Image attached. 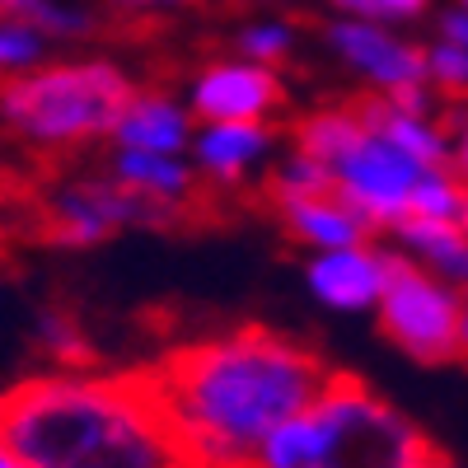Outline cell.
Segmentation results:
<instances>
[{
	"label": "cell",
	"instance_id": "2",
	"mask_svg": "<svg viewBox=\"0 0 468 468\" xmlns=\"http://www.w3.org/2000/svg\"><path fill=\"white\" fill-rule=\"evenodd\" d=\"M0 441L24 468H197L145 375L52 366L0 388Z\"/></svg>",
	"mask_w": 468,
	"mask_h": 468
},
{
	"label": "cell",
	"instance_id": "25",
	"mask_svg": "<svg viewBox=\"0 0 468 468\" xmlns=\"http://www.w3.org/2000/svg\"><path fill=\"white\" fill-rule=\"evenodd\" d=\"M388 103H394L399 112H421V117H436V103H441V94L426 85V80H417V85H403V90H394V94H384Z\"/></svg>",
	"mask_w": 468,
	"mask_h": 468
},
{
	"label": "cell",
	"instance_id": "29",
	"mask_svg": "<svg viewBox=\"0 0 468 468\" xmlns=\"http://www.w3.org/2000/svg\"><path fill=\"white\" fill-rule=\"evenodd\" d=\"M459 361H468V309H463V333H459Z\"/></svg>",
	"mask_w": 468,
	"mask_h": 468
},
{
	"label": "cell",
	"instance_id": "32",
	"mask_svg": "<svg viewBox=\"0 0 468 468\" xmlns=\"http://www.w3.org/2000/svg\"><path fill=\"white\" fill-rule=\"evenodd\" d=\"M229 5H271V0H229Z\"/></svg>",
	"mask_w": 468,
	"mask_h": 468
},
{
	"label": "cell",
	"instance_id": "20",
	"mask_svg": "<svg viewBox=\"0 0 468 468\" xmlns=\"http://www.w3.org/2000/svg\"><path fill=\"white\" fill-rule=\"evenodd\" d=\"M412 216L417 220H463L468 216V187L450 165L426 169L412 192Z\"/></svg>",
	"mask_w": 468,
	"mask_h": 468
},
{
	"label": "cell",
	"instance_id": "30",
	"mask_svg": "<svg viewBox=\"0 0 468 468\" xmlns=\"http://www.w3.org/2000/svg\"><path fill=\"white\" fill-rule=\"evenodd\" d=\"M0 468H24V463H19V459L5 450V441H0Z\"/></svg>",
	"mask_w": 468,
	"mask_h": 468
},
{
	"label": "cell",
	"instance_id": "36",
	"mask_svg": "<svg viewBox=\"0 0 468 468\" xmlns=\"http://www.w3.org/2000/svg\"><path fill=\"white\" fill-rule=\"evenodd\" d=\"M463 225H468V216H463Z\"/></svg>",
	"mask_w": 468,
	"mask_h": 468
},
{
	"label": "cell",
	"instance_id": "1",
	"mask_svg": "<svg viewBox=\"0 0 468 468\" xmlns=\"http://www.w3.org/2000/svg\"><path fill=\"white\" fill-rule=\"evenodd\" d=\"M333 375L314 346L262 324L174 346L150 370L197 468H249L262 436L304 412Z\"/></svg>",
	"mask_w": 468,
	"mask_h": 468
},
{
	"label": "cell",
	"instance_id": "14",
	"mask_svg": "<svg viewBox=\"0 0 468 468\" xmlns=\"http://www.w3.org/2000/svg\"><path fill=\"white\" fill-rule=\"evenodd\" d=\"M112 183H122L127 192H136L141 202L160 207V211H178L192 202L197 192V169H192L187 154H154V150H112L108 169Z\"/></svg>",
	"mask_w": 468,
	"mask_h": 468
},
{
	"label": "cell",
	"instance_id": "23",
	"mask_svg": "<svg viewBox=\"0 0 468 468\" xmlns=\"http://www.w3.org/2000/svg\"><path fill=\"white\" fill-rule=\"evenodd\" d=\"M33 333H37V346H43L57 366H80L90 356L85 333H80V324H75L66 309H43L37 324H33Z\"/></svg>",
	"mask_w": 468,
	"mask_h": 468
},
{
	"label": "cell",
	"instance_id": "19",
	"mask_svg": "<svg viewBox=\"0 0 468 468\" xmlns=\"http://www.w3.org/2000/svg\"><path fill=\"white\" fill-rule=\"evenodd\" d=\"M5 15H19V19L37 24L52 43H70V37L94 33V15L80 5V0H5Z\"/></svg>",
	"mask_w": 468,
	"mask_h": 468
},
{
	"label": "cell",
	"instance_id": "22",
	"mask_svg": "<svg viewBox=\"0 0 468 468\" xmlns=\"http://www.w3.org/2000/svg\"><path fill=\"white\" fill-rule=\"evenodd\" d=\"M426 61V85H431L441 99H463L468 94V43H454V37H441L421 48Z\"/></svg>",
	"mask_w": 468,
	"mask_h": 468
},
{
	"label": "cell",
	"instance_id": "33",
	"mask_svg": "<svg viewBox=\"0 0 468 468\" xmlns=\"http://www.w3.org/2000/svg\"><path fill=\"white\" fill-rule=\"evenodd\" d=\"M454 5H463V10H468V0H454Z\"/></svg>",
	"mask_w": 468,
	"mask_h": 468
},
{
	"label": "cell",
	"instance_id": "27",
	"mask_svg": "<svg viewBox=\"0 0 468 468\" xmlns=\"http://www.w3.org/2000/svg\"><path fill=\"white\" fill-rule=\"evenodd\" d=\"M112 5L127 15H174V10H187L192 0H112Z\"/></svg>",
	"mask_w": 468,
	"mask_h": 468
},
{
	"label": "cell",
	"instance_id": "5",
	"mask_svg": "<svg viewBox=\"0 0 468 468\" xmlns=\"http://www.w3.org/2000/svg\"><path fill=\"white\" fill-rule=\"evenodd\" d=\"M463 291L431 277L426 267L394 253L388 262V282L375 304V324L384 342L403 351L417 366H450L459 361V333H463Z\"/></svg>",
	"mask_w": 468,
	"mask_h": 468
},
{
	"label": "cell",
	"instance_id": "35",
	"mask_svg": "<svg viewBox=\"0 0 468 468\" xmlns=\"http://www.w3.org/2000/svg\"><path fill=\"white\" fill-rule=\"evenodd\" d=\"M463 300H468V286H463Z\"/></svg>",
	"mask_w": 468,
	"mask_h": 468
},
{
	"label": "cell",
	"instance_id": "12",
	"mask_svg": "<svg viewBox=\"0 0 468 468\" xmlns=\"http://www.w3.org/2000/svg\"><path fill=\"white\" fill-rule=\"evenodd\" d=\"M197 117L169 90H136L112 127V150H154V154H187Z\"/></svg>",
	"mask_w": 468,
	"mask_h": 468
},
{
	"label": "cell",
	"instance_id": "10",
	"mask_svg": "<svg viewBox=\"0 0 468 468\" xmlns=\"http://www.w3.org/2000/svg\"><path fill=\"white\" fill-rule=\"evenodd\" d=\"M388 262H394V249H384L375 239L351 244V249L309 253L304 291L319 309H328L337 319H366V314H375V304L384 295Z\"/></svg>",
	"mask_w": 468,
	"mask_h": 468
},
{
	"label": "cell",
	"instance_id": "28",
	"mask_svg": "<svg viewBox=\"0 0 468 468\" xmlns=\"http://www.w3.org/2000/svg\"><path fill=\"white\" fill-rule=\"evenodd\" d=\"M441 37H454V43H468V10L463 5H450L445 15H441V28H436Z\"/></svg>",
	"mask_w": 468,
	"mask_h": 468
},
{
	"label": "cell",
	"instance_id": "18",
	"mask_svg": "<svg viewBox=\"0 0 468 468\" xmlns=\"http://www.w3.org/2000/svg\"><path fill=\"white\" fill-rule=\"evenodd\" d=\"M43 61H52V37L19 15H0V85L37 70Z\"/></svg>",
	"mask_w": 468,
	"mask_h": 468
},
{
	"label": "cell",
	"instance_id": "34",
	"mask_svg": "<svg viewBox=\"0 0 468 468\" xmlns=\"http://www.w3.org/2000/svg\"><path fill=\"white\" fill-rule=\"evenodd\" d=\"M0 15H5V0H0Z\"/></svg>",
	"mask_w": 468,
	"mask_h": 468
},
{
	"label": "cell",
	"instance_id": "6",
	"mask_svg": "<svg viewBox=\"0 0 468 468\" xmlns=\"http://www.w3.org/2000/svg\"><path fill=\"white\" fill-rule=\"evenodd\" d=\"M328 169H333V192L370 225V234H388L412 216V192L426 174V165H417L412 154L388 145L370 127Z\"/></svg>",
	"mask_w": 468,
	"mask_h": 468
},
{
	"label": "cell",
	"instance_id": "15",
	"mask_svg": "<svg viewBox=\"0 0 468 468\" xmlns=\"http://www.w3.org/2000/svg\"><path fill=\"white\" fill-rule=\"evenodd\" d=\"M388 249L403 253L408 262L426 267L431 277L450 286H468V225L463 220H417L408 216L399 229H388Z\"/></svg>",
	"mask_w": 468,
	"mask_h": 468
},
{
	"label": "cell",
	"instance_id": "17",
	"mask_svg": "<svg viewBox=\"0 0 468 468\" xmlns=\"http://www.w3.org/2000/svg\"><path fill=\"white\" fill-rule=\"evenodd\" d=\"M295 48H300V28L282 15H253L234 28V52L249 61H262V66L282 70V61L295 57Z\"/></svg>",
	"mask_w": 468,
	"mask_h": 468
},
{
	"label": "cell",
	"instance_id": "7",
	"mask_svg": "<svg viewBox=\"0 0 468 468\" xmlns=\"http://www.w3.org/2000/svg\"><path fill=\"white\" fill-rule=\"evenodd\" d=\"M165 220H169V211L141 202L136 192L112 183L108 174L66 178L48 197V211H43L48 239L61 249H94V244H108L122 229H150Z\"/></svg>",
	"mask_w": 468,
	"mask_h": 468
},
{
	"label": "cell",
	"instance_id": "26",
	"mask_svg": "<svg viewBox=\"0 0 468 468\" xmlns=\"http://www.w3.org/2000/svg\"><path fill=\"white\" fill-rule=\"evenodd\" d=\"M450 169L463 178V187H468V103H459L454 108V117H450Z\"/></svg>",
	"mask_w": 468,
	"mask_h": 468
},
{
	"label": "cell",
	"instance_id": "24",
	"mask_svg": "<svg viewBox=\"0 0 468 468\" xmlns=\"http://www.w3.org/2000/svg\"><path fill=\"white\" fill-rule=\"evenodd\" d=\"M333 10L346 19H370L384 28H403V24H421L431 15V0H333Z\"/></svg>",
	"mask_w": 468,
	"mask_h": 468
},
{
	"label": "cell",
	"instance_id": "4",
	"mask_svg": "<svg viewBox=\"0 0 468 468\" xmlns=\"http://www.w3.org/2000/svg\"><path fill=\"white\" fill-rule=\"evenodd\" d=\"M136 80L112 57H61L0 85V122L24 145L66 154L108 141Z\"/></svg>",
	"mask_w": 468,
	"mask_h": 468
},
{
	"label": "cell",
	"instance_id": "8",
	"mask_svg": "<svg viewBox=\"0 0 468 468\" xmlns=\"http://www.w3.org/2000/svg\"><path fill=\"white\" fill-rule=\"evenodd\" d=\"M183 103L197 122H271L286 103V85L277 66L229 52L192 70Z\"/></svg>",
	"mask_w": 468,
	"mask_h": 468
},
{
	"label": "cell",
	"instance_id": "31",
	"mask_svg": "<svg viewBox=\"0 0 468 468\" xmlns=\"http://www.w3.org/2000/svg\"><path fill=\"white\" fill-rule=\"evenodd\" d=\"M421 468H459V463H450V459H441V454H431V459H426Z\"/></svg>",
	"mask_w": 468,
	"mask_h": 468
},
{
	"label": "cell",
	"instance_id": "9",
	"mask_svg": "<svg viewBox=\"0 0 468 468\" xmlns=\"http://www.w3.org/2000/svg\"><path fill=\"white\" fill-rule=\"evenodd\" d=\"M324 43H328V52H333L351 75H356L370 94H394V90H403V85L426 80L421 43L403 37L399 28L337 15V19L324 28Z\"/></svg>",
	"mask_w": 468,
	"mask_h": 468
},
{
	"label": "cell",
	"instance_id": "11",
	"mask_svg": "<svg viewBox=\"0 0 468 468\" xmlns=\"http://www.w3.org/2000/svg\"><path fill=\"white\" fill-rule=\"evenodd\" d=\"M282 150V132L271 122H197L187 160L216 187H234L267 169Z\"/></svg>",
	"mask_w": 468,
	"mask_h": 468
},
{
	"label": "cell",
	"instance_id": "21",
	"mask_svg": "<svg viewBox=\"0 0 468 468\" xmlns=\"http://www.w3.org/2000/svg\"><path fill=\"white\" fill-rule=\"evenodd\" d=\"M304 192H333V169L304 150H286L277 160V169H271L267 197L282 202V197H304Z\"/></svg>",
	"mask_w": 468,
	"mask_h": 468
},
{
	"label": "cell",
	"instance_id": "13",
	"mask_svg": "<svg viewBox=\"0 0 468 468\" xmlns=\"http://www.w3.org/2000/svg\"><path fill=\"white\" fill-rule=\"evenodd\" d=\"M277 207V220L286 229V239H295L309 253H328V249H351L375 239L370 225L351 211L337 192H304V197H282L271 202Z\"/></svg>",
	"mask_w": 468,
	"mask_h": 468
},
{
	"label": "cell",
	"instance_id": "3",
	"mask_svg": "<svg viewBox=\"0 0 468 468\" xmlns=\"http://www.w3.org/2000/svg\"><path fill=\"white\" fill-rule=\"evenodd\" d=\"M426 431L356 375H333L304 412L271 426L249 468H421Z\"/></svg>",
	"mask_w": 468,
	"mask_h": 468
},
{
	"label": "cell",
	"instance_id": "16",
	"mask_svg": "<svg viewBox=\"0 0 468 468\" xmlns=\"http://www.w3.org/2000/svg\"><path fill=\"white\" fill-rule=\"evenodd\" d=\"M366 136V117L356 103H328V108H314L304 112L300 122L291 127V150H304L314 160L333 165L342 150H351Z\"/></svg>",
	"mask_w": 468,
	"mask_h": 468
}]
</instances>
